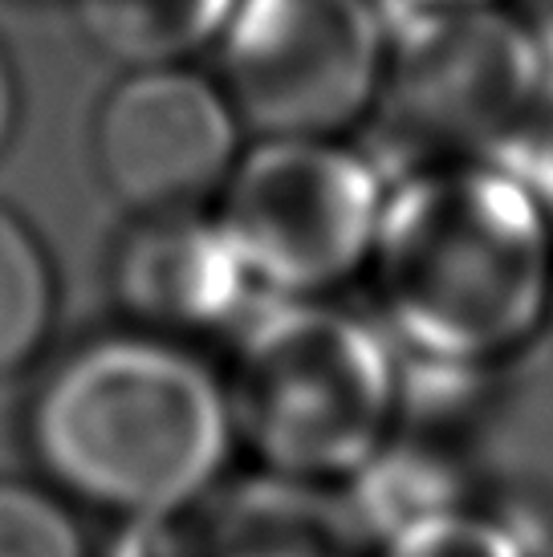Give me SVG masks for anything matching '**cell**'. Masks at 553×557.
Segmentation results:
<instances>
[{"label":"cell","mask_w":553,"mask_h":557,"mask_svg":"<svg viewBox=\"0 0 553 557\" xmlns=\"http://www.w3.org/2000/svg\"><path fill=\"white\" fill-rule=\"evenodd\" d=\"M370 264L407 362L489 371L550 325L553 216L505 163L411 168Z\"/></svg>","instance_id":"6da1fadb"},{"label":"cell","mask_w":553,"mask_h":557,"mask_svg":"<svg viewBox=\"0 0 553 557\" xmlns=\"http://www.w3.org/2000/svg\"><path fill=\"white\" fill-rule=\"evenodd\" d=\"M37 460L65 493L126 521L192 509L212 493L232 440L229 391L163 338H102L37 391Z\"/></svg>","instance_id":"7a4b0ae2"},{"label":"cell","mask_w":553,"mask_h":557,"mask_svg":"<svg viewBox=\"0 0 553 557\" xmlns=\"http://www.w3.org/2000/svg\"><path fill=\"white\" fill-rule=\"evenodd\" d=\"M224 391L265 472L342 484L395 432L400 355L354 313L281 297L245 322Z\"/></svg>","instance_id":"3957f363"},{"label":"cell","mask_w":553,"mask_h":557,"mask_svg":"<svg viewBox=\"0 0 553 557\" xmlns=\"http://www.w3.org/2000/svg\"><path fill=\"white\" fill-rule=\"evenodd\" d=\"M553 98L538 33L496 4L391 25L379 119L415 168L513 163Z\"/></svg>","instance_id":"277c9868"},{"label":"cell","mask_w":553,"mask_h":557,"mask_svg":"<svg viewBox=\"0 0 553 557\" xmlns=\"http://www.w3.org/2000/svg\"><path fill=\"white\" fill-rule=\"evenodd\" d=\"M386 184L339 139H261L224 175L216 224L248 281L273 297H322L370 264Z\"/></svg>","instance_id":"5b68a950"},{"label":"cell","mask_w":553,"mask_h":557,"mask_svg":"<svg viewBox=\"0 0 553 557\" xmlns=\"http://www.w3.org/2000/svg\"><path fill=\"white\" fill-rule=\"evenodd\" d=\"M386 62L379 0H236L220 33L224 94L265 139H339L379 107Z\"/></svg>","instance_id":"8992f818"},{"label":"cell","mask_w":553,"mask_h":557,"mask_svg":"<svg viewBox=\"0 0 553 557\" xmlns=\"http://www.w3.org/2000/svg\"><path fill=\"white\" fill-rule=\"evenodd\" d=\"M236 110L229 94L180 65L126 74L94 123V159L107 187L138 212L184 208L236 163Z\"/></svg>","instance_id":"52a82bcc"},{"label":"cell","mask_w":553,"mask_h":557,"mask_svg":"<svg viewBox=\"0 0 553 557\" xmlns=\"http://www.w3.org/2000/svg\"><path fill=\"white\" fill-rule=\"evenodd\" d=\"M114 557H374L346 488L265 472L192 509L131 521Z\"/></svg>","instance_id":"ba28073f"},{"label":"cell","mask_w":553,"mask_h":557,"mask_svg":"<svg viewBox=\"0 0 553 557\" xmlns=\"http://www.w3.org/2000/svg\"><path fill=\"white\" fill-rule=\"evenodd\" d=\"M114 297L135 322L151 330H216L245 306L248 281L241 257L216 220H196L171 208L123 236L114 252Z\"/></svg>","instance_id":"9c48e42d"},{"label":"cell","mask_w":553,"mask_h":557,"mask_svg":"<svg viewBox=\"0 0 553 557\" xmlns=\"http://www.w3.org/2000/svg\"><path fill=\"white\" fill-rule=\"evenodd\" d=\"M236 0H74L94 49L143 70L175 65L224 33Z\"/></svg>","instance_id":"30bf717a"},{"label":"cell","mask_w":553,"mask_h":557,"mask_svg":"<svg viewBox=\"0 0 553 557\" xmlns=\"http://www.w3.org/2000/svg\"><path fill=\"white\" fill-rule=\"evenodd\" d=\"M342 488L374 545H383L415 521L468 505L460 468L423 444H407L395 435L351 480H342Z\"/></svg>","instance_id":"8fae6325"},{"label":"cell","mask_w":553,"mask_h":557,"mask_svg":"<svg viewBox=\"0 0 553 557\" xmlns=\"http://www.w3.org/2000/svg\"><path fill=\"white\" fill-rule=\"evenodd\" d=\"M53 325V269L29 224L0 208V374L25 367Z\"/></svg>","instance_id":"7c38bea8"},{"label":"cell","mask_w":553,"mask_h":557,"mask_svg":"<svg viewBox=\"0 0 553 557\" xmlns=\"http://www.w3.org/2000/svg\"><path fill=\"white\" fill-rule=\"evenodd\" d=\"M374 557H541L529 533L513 521L460 505L415 521L403 533L386 537Z\"/></svg>","instance_id":"4fadbf2b"},{"label":"cell","mask_w":553,"mask_h":557,"mask_svg":"<svg viewBox=\"0 0 553 557\" xmlns=\"http://www.w3.org/2000/svg\"><path fill=\"white\" fill-rule=\"evenodd\" d=\"M0 557H90V554H86L82 529L65 512L62 500H53V496L33 488V484L0 480Z\"/></svg>","instance_id":"5bb4252c"},{"label":"cell","mask_w":553,"mask_h":557,"mask_svg":"<svg viewBox=\"0 0 553 557\" xmlns=\"http://www.w3.org/2000/svg\"><path fill=\"white\" fill-rule=\"evenodd\" d=\"M508 168L538 191V200L550 208L553 216V98L550 107H545V114L538 119V126H533V135L521 143V151L513 156Z\"/></svg>","instance_id":"9a60e30c"},{"label":"cell","mask_w":553,"mask_h":557,"mask_svg":"<svg viewBox=\"0 0 553 557\" xmlns=\"http://www.w3.org/2000/svg\"><path fill=\"white\" fill-rule=\"evenodd\" d=\"M496 0H379L386 25H400V21H415V16L431 13H460V9H484Z\"/></svg>","instance_id":"2e32d148"},{"label":"cell","mask_w":553,"mask_h":557,"mask_svg":"<svg viewBox=\"0 0 553 557\" xmlns=\"http://www.w3.org/2000/svg\"><path fill=\"white\" fill-rule=\"evenodd\" d=\"M13 123H16V82H13V65H9L4 49H0V151H4L9 135H13Z\"/></svg>","instance_id":"e0dca14e"},{"label":"cell","mask_w":553,"mask_h":557,"mask_svg":"<svg viewBox=\"0 0 553 557\" xmlns=\"http://www.w3.org/2000/svg\"><path fill=\"white\" fill-rule=\"evenodd\" d=\"M550 325H553V301H550Z\"/></svg>","instance_id":"ac0fdd59"}]
</instances>
